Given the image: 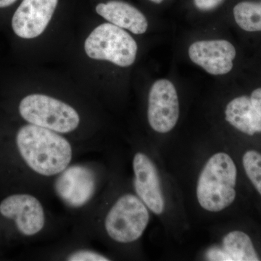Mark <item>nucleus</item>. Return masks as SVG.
Masks as SVG:
<instances>
[{
    "label": "nucleus",
    "instance_id": "1",
    "mask_svg": "<svg viewBox=\"0 0 261 261\" xmlns=\"http://www.w3.org/2000/svg\"><path fill=\"white\" fill-rule=\"evenodd\" d=\"M19 152L33 171L42 176H54L68 167L72 148L66 139L56 132L30 124L18 130Z\"/></svg>",
    "mask_w": 261,
    "mask_h": 261
},
{
    "label": "nucleus",
    "instance_id": "2",
    "mask_svg": "<svg viewBox=\"0 0 261 261\" xmlns=\"http://www.w3.org/2000/svg\"><path fill=\"white\" fill-rule=\"evenodd\" d=\"M238 170L232 159L225 152L211 156L202 168L197 185V197L202 208L219 212L236 198Z\"/></svg>",
    "mask_w": 261,
    "mask_h": 261
},
{
    "label": "nucleus",
    "instance_id": "3",
    "mask_svg": "<svg viewBox=\"0 0 261 261\" xmlns=\"http://www.w3.org/2000/svg\"><path fill=\"white\" fill-rule=\"evenodd\" d=\"M84 49L92 59L128 67L135 63L138 47L133 37L123 29L106 23L101 24L89 34Z\"/></svg>",
    "mask_w": 261,
    "mask_h": 261
},
{
    "label": "nucleus",
    "instance_id": "4",
    "mask_svg": "<svg viewBox=\"0 0 261 261\" xmlns=\"http://www.w3.org/2000/svg\"><path fill=\"white\" fill-rule=\"evenodd\" d=\"M19 112L31 124L58 133H69L80 123L78 113L71 106L44 94H31L22 99Z\"/></svg>",
    "mask_w": 261,
    "mask_h": 261
},
{
    "label": "nucleus",
    "instance_id": "5",
    "mask_svg": "<svg viewBox=\"0 0 261 261\" xmlns=\"http://www.w3.org/2000/svg\"><path fill=\"white\" fill-rule=\"evenodd\" d=\"M149 221L147 206L137 196L127 194L120 197L106 216V231L110 238L121 243L140 239Z\"/></svg>",
    "mask_w": 261,
    "mask_h": 261
},
{
    "label": "nucleus",
    "instance_id": "6",
    "mask_svg": "<svg viewBox=\"0 0 261 261\" xmlns=\"http://www.w3.org/2000/svg\"><path fill=\"white\" fill-rule=\"evenodd\" d=\"M147 118L155 132L166 134L176 126L179 118L177 91L167 80L156 81L149 92Z\"/></svg>",
    "mask_w": 261,
    "mask_h": 261
},
{
    "label": "nucleus",
    "instance_id": "7",
    "mask_svg": "<svg viewBox=\"0 0 261 261\" xmlns=\"http://www.w3.org/2000/svg\"><path fill=\"white\" fill-rule=\"evenodd\" d=\"M96 176L87 166H72L62 171L55 185L58 195L70 207L87 204L95 191Z\"/></svg>",
    "mask_w": 261,
    "mask_h": 261
},
{
    "label": "nucleus",
    "instance_id": "8",
    "mask_svg": "<svg viewBox=\"0 0 261 261\" xmlns=\"http://www.w3.org/2000/svg\"><path fill=\"white\" fill-rule=\"evenodd\" d=\"M190 60L209 74L225 75L232 70L237 51L232 44L223 39L198 41L188 49Z\"/></svg>",
    "mask_w": 261,
    "mask_h": 261
},
{
    "label": "nucleus",
    "instance_id": "9",
    "mask_svg": "<svg viewBox=\"0 0 261 261\" xmlns=\"http://www.w3.org/2000/svg\"><path fill=\"white\" fill-rule=\"evenodd\" d=\"M0 214L5 218L15 220L20 233L25 236L37 234L45 223L42 204L30 195H13L0 203Z\"/></svg>",
    "mask_w": 261,
    "mask_h": 261
},
{
    "label": "nucleus",
    "instance_id": "10",
    "mask_svg": "<svg viewBox=\"0 0 261 261\" xmlns=\"http://www.w3.org/2000/svg\"><path fill=\"white\" fill-rule=\"evenodd\" d=\"M58 3V0H23L12 19L15 34L23 39L39 37L47 28Z\"/></svg>",
    "mask_w": 261,
    "mask_h": 261
},
{
    "label": "nucleus",
    "instance_id": "11",
    "mask_svg": "<svg viewBox=\"0 0 261 261\" xmlns=\"http://www.w3.org/2000/svg\"><path fill=\"white\" fill-rule=\"evenodd\" d=\"M135 191L146 206L154 214H162L165 208L161 181L157 168L146 154L138 152L133 161Z\"/></svg>",
    "mask_w": 261,
    "mask_h": 261
},
{
    "label": "nucleus",
    "instance_id": "12",
    "mask_svg": "<svg viewBox=\"0 0 261 261\" xmlns=\"http://www.w3.org/2000/svg\"><path fill=\"white\" fill-rule=\"evenodd\" d=\"M96 11L110 23L137 35L144 34L148 28V22L143 13L124 2L99 3Z\"/></svg>",
    "mask_w": 261,
    "mask_h": 261
},
{
    "label": "nucleus",
    "instance_id": "13",
    "mask_svg": "<svg viewBox=\"0 0 261 261\" xmlns=\"http://www.w3.org/2000/svg\"><path fill=\"white\" fill-rule=\"evenodd\" d=\"M225 116L226 121L245 135L261 133V116L247 96H240L230 101Z\"/></svg>",
    "mask_w": 261,
    "mask_h": 261
},
{
    "label": "nucleus",
    "instance_id": "14",
    "mask_svg": "<svg viewBox=\"0 0 261 261\" xmlns=\"http://www.w3.org/2000/svg\"><path fill=\"white\" fill-rule=\"evenodd\" d=\"M223 250L231 261L260 260L251 239L241 231H233L223 239Z\"/></svg>",
    "mask_w": 261,
    "mask_h": 261
},
{
    "label": "nucleus",
    "instance_id": "15",
    "mask_svg": "<svg viewBox=\"0 0 261 261\" xmlns=\"http://www.w3.org/2000/svg\"><path fill=\"white\" fill-rule=\"evenodd\" d=\"M233 13L235 21L243 30L261 32V2H241L235 5Z\"/></svg>",
    "mask_w": 261,
    "mask_h": 261
},
{
    "label": "nucleus",
    "instance_id": "16",
    "mask_svg": "<svg viewBox=\"0 0 261 261\" xmlns=\"http://www.w3.org/2000/svg\"><path fill=\"white\" fill-rule=\"evenodd\" d=\"M243 163L247 177L261 195V153L255 150L247 151Z\"/></svg>",
    "mask_w": 261,
    "mask_h": 261
},
{
    "label": "nucleus",
    "instance_id": "17",
    "mask_svg": "<svg viewBox=\"0 0 261 261\" xmlns=\"http://www.w3.org/2000/svg\"><path fill=\"white\" fill-rule=\"evenodd\" d=\"M70 261H108L109 259L100 254L89 250H81L71 254L68 257Z\"/></svg>",
    "mask_w": 261,
    "mask_h": 261
},
{
    "label": "nucleus",
    "instance_id": "18",
    "mask_svg": "<svg viewBox=\"0 0 261 261\" xmlns=\"http://www.w3.org/2000/svg\"><path fill=\"white\" fill-rule=\"evenodd\" d=\"M224 0H194L196 8L202 11H210L217 8Z\"/></svg>",
    "mask_w": 261,
    "mask_h": 261
},
{
    "label": "nucleus",
    "instance_id": "19",
    "mask_svg": "<svg viewBox=\"0 0 261 261\" xmlns=\"http://www.w3.org/2000/svg\"><path fill=\"white\" fill-rule=\"evenodd\" d=\"M207 258L210 260L231 261L226 252L219 247L211 248L207 252Z\"/></svg>",
    "mask_w": 261,
    "mask_h": 261
},
{
    "label": "nucleus",
    "instance_id": "20",
    "mask_svg": "<svg viewBox=\"0 0 261 261\" xmlns=\"http://www.w3.org/2000/svg\"><path fill=\"white\" fill-rule=\"evenodd\" d=\"M250 99H251L254 107L255 108L261 116V88L255 89L252 92Z\"/></svg>",
    "mask_w": 261,
    "mask_h": 261
},
{
    "label": "nucleus",
    "instance_id": "21",
    "mask_svg": "<svg viewBox=\"0 0 261 261\" xmlns=\"http://www.w3.org/2000/svg\"><path fill=\"white\" fill-rule=\"evenodd\" d=\"M16 0H0V8H6L13 5Z\"/></svg>",
    "mask_w": 261,
    "mask_h": 261
},
{
    "label": "nucleus",
    "instance_id": "22",
    "mask_svg": "<svg viewBox=\"0 0 261 261\" xmlns=\"http://www.w3.org/2000/svg\"><path fill=\"white\" fill-rule=\"evenodd\" d=\"M149 1L152 2V3H154V4H161L163 0H149Z\"/></svg>",
    "mask_w": 261,
    "mask_h": 261
}]
</instances>
